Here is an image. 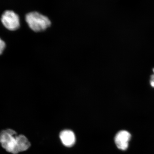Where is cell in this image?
I'll use <instances>...</instances> for the list:
<instances>
[{
  "label": "cell",
  "instance_id": "obj_1",
  "mask_svg": "<svg viewBox=\"0 0 154 154\" xmlns=\"http://www.w3.org/2000/svg\"><path fill=\"white\" fill-rule=\"evenodd\" d=\"M25 19L30 30L36 33L44 31L51 25V22L47 17L37 12L26 14Z\"/></svg>",
  "mask_w": 154,
  "mask_h": 154
},
{
  "label": "cell",
  "instance_id": "obj_2",
  "mask_svg": "<svg viewBox=\"0 0 154 154\" xmlns=\"http://www.w3.org/2000/svg\"><path fill=\"white\" fill-rule=\"evenodd\" d=\"M18 136L17 132L13 130L3 131L0 133V143L7 151L14 154L18 153L17 150Z\"/></svg>",
  "mask_w": 154,
  "mask_h": 154
},
{
  "label": "cell",
  "instance_id": "obj_3",
  "mask_svg": "<svg viewBox=\"0 0 154 154\" xmlns=\"http://www.w3.org/2000/svg\"><path fill=\"white\" fill-rule=\"evenodd\" d=\"M1 21L4 27L9 31H17L20 28V18L14 11H5L1 17Z\"/></svg>",
  "mask_w": 154,
  "mask_h": 154
},
{
  "label": "cell",
  "instance_id": "obj_4",
  "mask_svg": "<svg viewBox=\"0 0 154 154\" xmlns=\"http://www.w3.org/2000/svg\"><path fill=\"white\" fill-rule=\"evenodd\" d=\"M131 137V134L127 131H120L117 133L114 139L117 147L121 150H126L128 148Z\"/></svg>",
  "mask_w": 154,
  "mask_h": 154
},
{
  "label": "cell",
  "instance_id": "obj_5",
  "mask_svg": "<svg viewBox=\"0 0 154 154\" xmlns=\"http://www.w3.org/2000/svg\"><path fill=\"white\" fill-rule=\"evenodd\" d=\"M60 137L62 143L66 147H71L75 142V136L72 131L65 130L60 132Z\"/></svg>",
  "mask_w": 154,
  "mask_h": 154
},
{
  "label": "cell",
  "instance_id": "obj_6",
  "mask_svg": "<svg viewBox=\"0 0 154 154\" xmlns=\"http://www.w3.org/2000/svg\"><path fill=\"white\" fill-rule=\"evenodd\" d=\"M30 146V142L26 137L23 135H18L17 147L18 153L27 150Z\"/></svg>",
  "mask_w": 154,
  "mask_h": 154
},
{
  "label": "cell",
  "instance_id": "obj_7",
  "mask_svg": "<svg viewBox=\"0 0 154 154\" xmlns=\"http://www.w3.org/2000/svg\"><path fill=\"white\" fill-rule=\"evenodd\" d=\"M7 44L0 37V56L3 54L4 51L5 50Z\"/></svg>",
  "mask_w": 154,
  "mask_h": 154
},
{
  "label": "cell",
  "instance_id": "obj_8",
  "mask_svg": "<svg viewBox=\"0 0 154 154\" xmlns=\"http://www.w3.org/2000/svg\"><path fill=\"white\" fill-rule=\"evenodd\" d=\"M153 71L154 73V69H153ZM150 83L151 86L152 88H154V74L152 75L151 76V79Z\"/></svg>",
  "mask_w": 154,
  "mask_h": 154
}]
</instances>
